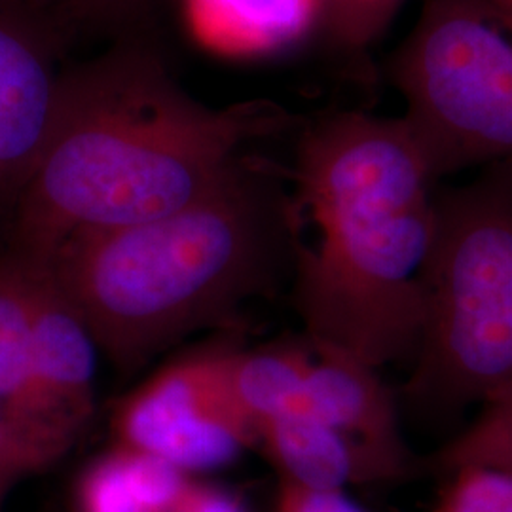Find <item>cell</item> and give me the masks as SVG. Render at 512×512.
I'll use <instances>...</instances> for the list:
<instances>
[{"mask_svg":"<svg viewBox=\"0 0 512 512\" xmlns=\"http://www.w3.org/2000/svg\"><path fill=\"white\" fill-rule=\"evenodd\" d=\"M291 126L266 101L205 107L158 55L124 44L65 73L2 253L46 264L71 239L177 213L226 183L243 148Z\"/></svg>","mask_w":512,"mask_h":512,"instance_id":"cell-1","label":"cell"},{"mask_svg":"<svg viewBox=\"0 0 512 512\" xmlns=\"http://www.w3.org/2000/svg\"><path fill=\"white\" fill-rule=\"evenodd\" d=\"M294 304L313 346L374 368L412 361L423 325V264L439 179L404 116L359 110L298 137Z\"/></svg>","mask_w":512,"mask_h":512,"instance_id":"cell-2","label":"cell"},{"mask_svg":"<svg viewBox=\"0 0 512 512\" xmlns=\"http://www.w3.org/2000/svg\"><path fill=\"white\" fill-rule=\"evenodd\" d=\"M289 194L245 160L177 213L80 236L44 264L118 368L133 370L293 268Z\"/></svg>","mask_w":512,"mask_h":512,"instance_id":"cell-3","label":"cell"},{"mask_svg":"<svg viewBox=\"0 0 512 512\" xmlns=\"http://www.w3.org/2000/svg\"><path fill=\"white\" fill-rule=\"evenodd\" d=\"M410 366L401 399L425 421L454 420L512 380V162L437 188Z\"/></svg>","mask_w":512,"mask_h":512,"instance_id":"cell-4","label":"cell"},{"mask_svg":"<svg viewBox=\"0 0 512 512\" xmlns=\"http://www.w3.org/2000/svg\"><path fill=\"white\" fill-rule=\"evenodd\" d=\"M389 78L439 183L512 162V35L482 0H425Z\"/></svg>","mask_w":512,"mask_h":512,"instance_id":"cell-5","label":"cell"},{"mask_svg":"<svg viewBox=\"0 0 512 512\" xmlns=\"http://www.w3.org/2000/svg\"><path fill=\"white\" fill-rule=\"evenodd\" d=\"M112 431L118 446L188 476L228 467L256 446L255 425L224 380L220 351L158 370L118 404Z\"/></svg>","mask_w":512,"mask_h":512,"instance_id":"cell-6","label":"cell"},{"mask_svg":"<svg viewBox=\"0 0 512 512\" xmlns=\"http://www.w3.org/2000/svg\"><path fill=\"white\" fill-rule=\"evenodd\" d=\"M65 73L54 27L19 0H0V253L48 145Z\"/></svg>","mask_w":512,"mask_h":512,"instance_id":"cell-7","label":"cell"},{"mask_svg":"<svg viewBox=\"0 0 512 512\" xmlns=\"http://www.w3.org/2000/svg\"><path fill=\"white\" fill-rule=\"evenodd\" d=\"M23 264L31 277L38 414L44 423L78 440L95 410L93 382L99 348L50 270L44 264Z\"/></svg>","mask_w":512,"mask_h":512,"instance_id":"cell-8","label":"cell"},{"mask_svg":"<svg viewBox=\"0 0 512 512\" xmlns=\"http://www.w3.org/2000/svg\"><path fill=\"white\" fill-rule=\"evenodd\" d=\"M308 346V416L355 440L397 478L408 475L414 458L401 435L395 397L378 368L338 349Z\"/></svg>","mask_w":512,"mask_h":512,"instance_id":"cell-9","label":"cell"},{"mask_svg":"<svg viewBox=\"0 0 512 512\" xmlns=\"http://www.w3.org/2000/svg\"><path fill=\"white\" fill-rule=\"evenodd\" d=\"M190 38L234 61L272 59L319 35L315 0H179Z\"/></svg>","mask_w":512,"mask_h":512,"instance_id":"cell-10","label":"cell"},{"mask_svg":"<svg viewBox=\"0 0 512 512\" xmlns=\"http://www.w3.org/2000/svg\"><path fill=\"white\" fill-rule=\"evenodd\" d=\"M256 446L274 463L281 482L311 492L399 480L376 456L338 429L311 416H279L256 423Z\"/></svg>","mask_w":512,"mask_h":512,"instance_id":"cell-11","label":"cell"},{"mask_svg":"<svg viewBox=\"0 0 512 512\" xmlns=\"http://www.w3.org/2000/svg\"><path fill=\"white\" fill-rule=\"evenodd\" d=\"M194 480L124 446L88 465L74 490L76 512H181Z\"/></svg>","mask_w":512,"mask_h":512,"instance_id":"cell-12","label":"cell"},{"mask_svg":"<svg viewBox=\"0 0 512 512\" xmlns=\"http://www.w3.org/2000/svg\"><path fill=\"white\" fill-rule=\"evenodd\" d=\"M220 363L232 399L255 431L256 423L270 418L308 416V344L220 351Z\"/></svg>","mask_w":512,"mask_h":512,"instance_id":"cell-13","label":"cell"},{"mask_svg":"<svg viewBox=\"0 0 512 512\" xmlns=\"http://www.w3.org/2000/svg\"><path fill=\"white\" fill-rule=\"evenodd\" d=\"M0 410L52 427L38 414L31 277L21 260L6 253H0Z\"/></svg>","mask_w":512,"mask_h":512,"instance_id":"cell-14","label":"cell"},{"mask_svg":"<svg viewBox=\"0 0 512 512\" xmlns=\"http://www.w3.org/2000/svg\"><path fill=\"white\" fill-rule=\"evenodd\" d=\"M433 461L444 473L490 467L512 475V380L480 404L475 420L442 446Z\"/></svg>","mask_w":512,"mask_h":512,"instance_id":"cell-15","label":"cell"},{"mask_svg":"<svg viewBox=\"0 0 512 512\" xmlns=\"http://www.w3.org/2000/svg\"><path fill=\"white\" fill-rule=\"evenodd\" d=\"M74 444L57 429L0 410V512L19 482L52 467Z\"/></svg>","mask_w":512,"mask_h":512,"instance_id":"cell-16","label":"cell"},{"mask_svg":"<svg viewBox=\"0 0 512 512\" xmlns=\"http://www.w3.org/2000/svg\"><path fill=\"white\" fill-rule=\"evenodd\" d=\"M435 512H512V475L490 467L450 471Z\"/></svg>","mask_w":512,"mask_h":512,"instance_id":"cell-17","label":"cell"},{"mask_svg":"<svg viewBox=\"0 0 512 512\" xmlns=\"http://www.w3.org/2000/svg\"><path fill=\"white\" fill-rule=\"evenodd\" d=\"M57 33L69 25H114L143 14L154 0H19Z\"/></svg>","mask_w":512,"mask_h":512,"instance_id":"cell-18","label":"cell"},{"mask_svg":"<svg viewBox=\"0 0 512 512\" xmlns=\"http://www.w3.org/2000/svg\"><path fill=\"white\" fill-rule=\"evenodd\" d=\"M275 512H366L346 492H311L281 482Z\"/></svg>","mask_w":512,"mask_h":512,"instance_id":"cell-19","label":"cell"},{"mask_svg":"<svg viewBox=\"0 0 512 512\" xmlns=\"http://www.w3.org/2000/svg\"><path fill=\"white\" fill-rule=\"evenodd\" d=\"M319 8V35L340 52L353 54L355 0H315Z\"/></svg>","mask_w":512,"mask_h":512,"instance_id":"cell-20","label":"cell"},{"mask_svg":"<svg viewBox=\"0 0 512 512\" xmlns=\"http://www.w3.org/2000/svg\"><path fill=\"white\" fill-rule=\"evenodd\" d=\"M181 512H249L243 505V501L236 495L220 490V488H211V486H202L194 484L192 492L188 495Z\"/></svg>","mask_w":512,"mask_h":512,"instance_id":"cell-21","label":"cell"},{"mask_svg":"<svg viewBox=\"0 0 512 512\" xmlns=\"http://www.w3.org/2000/svg\"><path fill=\"white\" fill-rule=\"evenodd\" d=\"M484 6L512 35V0H482Z\"/></svg>","mask_w":512,"mask_h":512,"instance_id":"cell-22","label":"cell"}]
</instances>
